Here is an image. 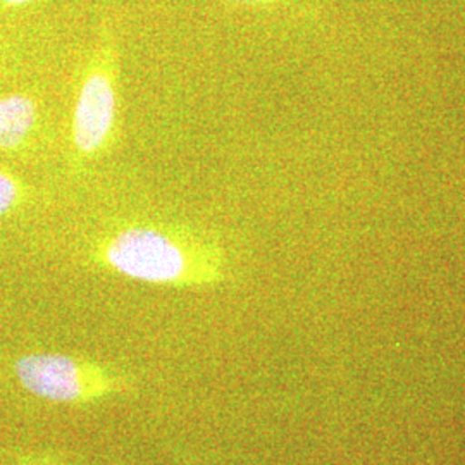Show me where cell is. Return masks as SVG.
I'll use <instances>...</instances> for the list:
<instances>
[{
  "mask_svg": "<svg viewBox=\"0 0 465 465\" xmlns=\"http://www.w3.org/2000/svg\"><path fill=\"white\" fill-rule=\"evenodd\" d=\"M90 261L134 282L205 288L226 278L228 257L214 232L163 219H128L100 232Z\"/></svg>",
  "mask_w": 465,
  "mask_h": 465,
  "instance_id": "6da1fadb",
  "label": "cell"
},
{
  "mask_svg": "<svg viewBox=\"0 0 465 465\" xmlns=\"http://www.w3.org/2000/svg\"><path fill=\"white\" fill-rule=\"evenodd\" d=\"M119 47L113 30L104 25L86 57L69 123V152L74 171L102 159L116 143L119 123Z\"/></svg>",
  "mask_w": 465,
  "mask_h": 465,
  "instance_id": "7a4b0ae2",
  "label": "cell"
},
{
  "mask_svg": "<svg viewBox=\"0 0 465 465\" xmlns=\"http://www.w3.org/2000/svg\"><path fill=\"white\" fill-rule=\"evenodd\" d=\"M19 382L36 397L84 403L116 393L123 381L107 369L63 353H34L16 362Z\"/></svg>",
  "mask_w": 465,
  "mask_h": 465,
  "instance_id": "3957f363",
  "label": "cell"
},
{
  "mask_svg": "<svg viewBox=\"0 0 465 465\" xmlns=\"http://www.w3.org/2000/svg\"><path fill=\"white\" fill-rule=\"evenodd\" d=\"M40 126V107L25 94L0 97V152L25 149Z\"/></svg>",
  "mask_w": 465,
  "mask_h": 465,
  "instance_id": "277c9868",
  "label": "cell"
},
{
  "mask_svg": "<svg viewBox=\"0 0 465 465\" xmlns=\"http://www.w3.org/2000/svg\"><path fill=\"white\" fill-rule=\"evenodd\" d=\"M30 197L28 186L16 176L0 169V217L16 213Z\"/></svg>",
  "mask_w": 465,
  "mask_h": 465,
  "instance_id": "5b68a950",
  "label": "cell"
},
{
  "mask_svg": "<svg viewBox=\"0 0 465 465\" xmlns=\"http://www.w3.org/2000/svg\"><path fill=\"white\" fill-rule=\"evenodd\" d=\"M32 2H35V0H0V5L5 7V9H17V7H25Z\"/></svg>",
  "mask_w": 465,
  "mask_h": 465,
  "instance_id": "8992f818",
  "label": "cell"
},
{
  "mask_svg": "<svg viewBox=\"0 0 465 465\" xmlns=\"http://www.w3.org/2000/svg\"><path fill=\"white\" fill-rule=\"evenodd\" d=\"M224 2H240V4H261V5H272V4H286L290 0H224Z\"/></svg>",
  "mask_w": 465,
  "mask_h": 465,
  "instance_id": "52a82bcc",
  "label": "cell"
},
{
  "mask_svg": "<svg viewBox=\"0 0 465 465\" xmlns=\"http://www.w3.org/2000/svg\"><path fill=\"white\" fill-rule=\"evenodd\" d=\"M19 465H61L57 462H52V460H32V462H25V464Z\"/></svg>",
  "mask_w": 465,
  "mask_h": 465,
  "instance_id": "ba28073f",
  "label": "cell"
}]
</instances>
